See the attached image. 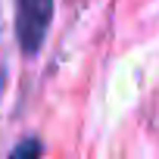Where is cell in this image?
Segmentation results:
<instances>
[{"instance_id": "3", "label": "cell", "mask_w": 159, "mask_h": 159, "mask_svg": "<svg viewBox=\"0 0 159 159\" xmlns=\"http://www.w3.org/2000/svg\"><path fill=\"white\" fill-rule=\"evenodd\" d=\"M0 94H3V72H0Z\"/></svg>"}, {"instance_id": "1", "label": "cell", "mask_w": 159, "mask_h": 159, "mask_svg": "<svg viewBox=\"0 0 159 159\" xmlns=\"http://www.w3.org/2000/svg\"><path fill=\"white\" fill-rule=\"evenodd\" d=\"M53 25V0H16V41L25 56H38Z\"/></svg>"}, {"instance_id": "2", "label": "cell", "mask_w": 159, "mask_h": 159, "mask_svg": "<svg viewBox=\"0 0 159 159\" xmlns=\"http://www.w3.org/2000/svg\"><path fill=\"white\" fill-rule=\"evenodd\" d=\"M7 159H44V140L41 137H25L10 150Z\"/></svg>"}]
</instances>
